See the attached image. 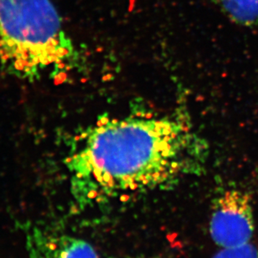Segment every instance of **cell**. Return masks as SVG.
<instances>
[{"label": "cell", "mask_w": 258, "mask_h": 258, "mask_svg": "<svg viewBox=\"0 0 258 258\" xmlns=\"http://www.w3.org/2000/svg\"><path fill=\"white\" fill-rule=\"evenodd\" d=\"M204 146L177 116L102 118L67 159L80 206L161 188L197 164Z\"/></svg>", "instance_id": "1"}, {"label": "cell", "mask_w": 258, "mask_h": 258, "mask_svg": "<svg viewBox=\"0 0 258 258\" xmlns=\"http://www.w3.org/2000/svg\"><path fill=\"white\" fill-rule=\"evenodd\" d=\"M76 55L51 0H0V72L57 77L69 72Z\"/></svg>", "instance_id": "2"}, {"label": "cell", "mask_w": 258, "mask_h": 258, "mask_svg": "<svg viewBox=\"0 0 258 258\" xmlns=\"http://www.w3.org/2000/svg\"><path fill=\"white\" fill-rule=\"evenodd\" d=\"M254 228L253 208L248 194L226 189L215 200L210 233L217 246L230 248L249 243Z\"/></svg>", "instance_id": "3"}, {"label": "cell", "mask_w": 258, "mask_h": 258, "mask_svg": "<svg viewBox=\"0 0 258 258\" xmlns=\"http://www.w3.org/2000/svg\"><path fill=\"white\" fill-rule=\"evenodd\" d=\"M26 249L29 258H100L82 239L35 226L26 233Z\"/></svg>", "instance_id": "4"}, {"label": "cell", "mask_w": 258, "mask_h": 258, "mask_svg": "<svg viewBox=\"0 0 258 258\" xmlns=\"http://www.w3.org/2000/svg\"><path fill=\"white\" fill-rule=\"evenodd\" d=\"M226 16L237 25L258 24V0H217Z\"/></svg>", "instance_id": "5"}, {"label": "cell", "mask_w": 258, "mask_h": 258, "mask_svg": "<svg viewBox=\"0 0 258 258\" xmlns=\"http://www.w3.org/2000/svg\"><path fill=\"white\" fill-rule=\"evenodd\" d=\"M212 258H258V249L252 244L230 248H221Z\"/></svg>", "instance_id": "6"}, {"label": "cell", "mask_w": 258, "mask_h": 258, "mask_svg": "<svg viewBox=\"0 0 258 258\" xmlns=\"http://www.w3.org/2000/svg\"><path fill=\"white\" fill-rule=\"evenodd\" d=\"M109 258H148V257H143V256H123V257H109Z\"/></svg>", "instance_id": "7"}]
</instances>
